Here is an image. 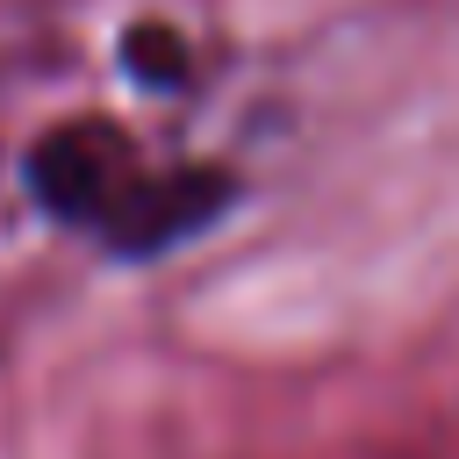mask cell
<instances>
[{
	"label": "cell",
	"instance_id": "6da1fadb",
	"mask_svg": "<svg viewBox=\"0 0 459 459\" xmlns=\"http://www.w3.org/2000/svg\"><path fill=\"white\" fill-rule=\"evenodd\" d=\"M22 179L36 208L79 237H93L115 258H158L201 230H215L237 208V172L215 158H151L122 122L108 115H65L50 122Z\"/></svg>",
	"mask_w": 459,
	"mask_h": 459
},
{
	"label": "cell",
	"instance_id": "7a4b0ae2",
	"mask_svg": "<svg viewBox=\"0 0 459 459\" xmlns=\"http://www.w3.org/2000/svg\"><path fill=\"white\" fill-rule=\"evenodd\" d=\"M122 65H129L143 86L172 93V86L186 79V36L165 29V22H129V29H122Z\"/></svg>",
	"mask_w": 459,
	"mask_h": 459
}]
</instances>
